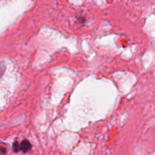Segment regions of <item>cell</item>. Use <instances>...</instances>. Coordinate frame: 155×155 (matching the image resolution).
Instances as JSON below:
<instances>
[{
    "label": "cell",
    "mask_w": 155,
    "mask_h": 155,
    "mask_svg": "<svg viewBox=\"0 0 155 155\" xmlns=\"http://www.w3.org/2000/svg\"><path fill=\"white\" fill-rule=\"evenodd\" d=\"M20 145H21V150L24 153L27 152V151H30V148H31V145H30V143L27 140L23 141Z\"/></svg>",
    "instance_id": "obj_1"
},
{
    "label": "cell",
    "mask_w": 155,
    "mask_h": 155,
    "mask_svg": "<svg viewBox=\"0 0 155 155\" xmlns=\"http://www.w3.org/2000/svg\"><path fill=\"white\" fill-rule=\"evenodd\" d=\"M13 150L15 152H18L21 150V145L18 143L17 142H15V143L13 144Z\"/></svg>",
    "instance_id": "obj_2"
},
{
    "label": "cell",
    "mask_w": 155,
    "mask_h": 155,
    "mask_svg": "<svg viewBox=\"0 0 155 155\" xmlns=\"http://www.w3.org/2000/svg\"><path fill=\"white\" fill-rule=\"evenodd\" d=\"M1 153L2 154H5L6 153V149L4 148V147H1Z\"/></svg>",
    "instance_id": "obj_3"
}]
</instances>
